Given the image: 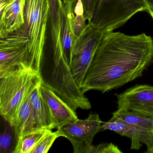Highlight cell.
I'll use <instances>...</instances> for the list:
<instances>
[{"mask_svg":"<svg viewBox=\"0 0 153 153\" xmlns=\"http://www.w3.org/2000/svg\"><path fill=\"white\" fill-rule=\"evenodd\" d=\"M105 33L89 21L80 33L74 38L71 69L74 80L80 88L95 53Z\"/></svg>","mask_w":153,"mask_h":153,"instance_id":"5","label":"cell"},{"mask_svg":"<svg viewBox=\"0 0 153 153\" xmlns=\"http://www.w3.org/2000/svg\"><path fill=\"white\" fill-rule=\"evenodd\" d=\"M41 83L36 86L30 94V102L42 127L46 129L52 130L56 128V125L51 109L41 94Z\"/></svg>","mask_w":153,"mask_h":153,"instance_id":"14","label":"cell"},{"mask_svg":"<svg viewBox=\"0 0 153 153\" xmlns=\"http://www.w3.org/2000/svg\"><path fill=\"white\" fill-rule=\"evenodd\" d=\"M42 82L34 86L26 96L19 109L13 127L16 134V142L21 136L43 129L39 123L30 100V95L35 88Z\"/></svg>","mask_w":153,"mask_h":153,"instance_id":"13","label":"cell"},{"mask_svg":"<svg viewBox=\"0 0 153 153\" xmlns=\"http://www.w3.org/2000/svg\"><path fill=\"white\" fill-rule=\"evenodd\" d=\"M41 82L40 75L30 68L19 70L0 76V113L11 126L15 124L27 93Z\"/></svg>","mask_w":153,"mask_h":153,"instance_id":"3","label":"cell"},{"mask_svg":"<svg viewBox=\"0 0 153 153\" xmlns=\"http://www.w3.org/2000/svg\"><path fill=\"white\" fill-rule=\"evenodd\" d=\"M122 151L116 145L112 143H102L93 146L91 153H122Z\"/></svg>","mask_w":153,"mask_h":153,"instance_id":"20","label":"cell"},{"mask_svg":"<svg viewBox=\"0 0 153 153\" xmlns=\"http://www.w3.org/2000/svg\"><path fill=\"white\" fill-rule=\"evenodd\" d=\"M106 130L130 139L131 149L139 150L144 144L146 146V153H153V132L144 130L112 117L108 121L102 123L100 131Z\"/></svg>","mask_w":153,"mask_h":153,"instance_id":"9","label":"cell"},{"mask_svg":"<svg viewBox=\"0 0 153 153\" xmlns=\"http://www.w3.org/2000/svg\"><path fill=\"white\" fill-rule=\"evenodd\" d=\"M40 91L44 99L49 105L54 119L56 128L78 120L76 111L73 110L59 96L42 83Z\"/></svg>","mask_w":153,"mask_h":153,"instance_id":"11","label":"cell"},{"mask_svg":"<svg viewBox=\"0 0 153 153\" xmlns=\"http://www.w3.org/2000/svg\"><path fill=\"white\" fill-rule=\"evenodd\" d=\"M26 1V0H10L1 12V38L19 30L25 25Z\"/></svg>","mask_w":153,"mask_h":153,"instance_id":"12","label":"cell"},{"mask_svg":"<svg viewBox=\"0 0 153 153\" xmlns=\"http://www.w3.org/2000/svg\"><path fill=\"white\" fill-rule=\"evenodd\" d=\"M147 11L144 0H97L92 23L100 30L113 32L138 12Z\"/></svg>","mask_w":153,"mask_h":153,"instance_id":"4","label":"cell"},{"mask_svg":"<svg viewBox=\"0 0 153 153\" xmlns=\"http://www.w3.org/2000/svg\"><path fill=\"white\" fill-rule=\"evenodd\" d=\"M10 0H0V12L2 11Z\"/></svg>","mask_w":153,"mask_h":153,"instance_id":"26","label":"cell"},{"mask_svg":"<svg viewBox=\"0 0 153 153\" xmlns=\"http://www.w3.org/2000/svg\"><path fill=\"white\" fill-rule=\"evenodd\" d=\"M97 0H83L85 17L89 21L93 17V11Z\"/></svg>","mask_w":153,"mask_h":153,"instance_id":"22","label":"cell"},{"mask_svg":"<svg viewBox=\"0 0 153 153\" xmlns=\"http://www.w3.org/2000/svg\"><path fill=\"white\" fill-rule=\"evenodd\" d=\"M149 15H150L151 17H152V19H153V13H150V14H149Z\"/></svg>","mask_w":153,"mask_h":153,"instance_id":"27","label":"cell"},{"mask_svg":"<svg viewBox=\"0 0 153 153\" xmlns=\"http://www.w3.org/2000/svg\"><path fill=\"white\" fill-rule=\"evenodd\" d=\"M50 9L49 0L26 1L23 27L28 38L27 60L28 67L39 75L44 54Z\"/></svg>","mask_w":153,"mask_h":153,"instance_id":"2","label":"cell"},{"mask_svg":"<svg viewBox=\"0 0 153 153\" xmlns=\"http://www.w3.org/2000/svg\"><path fill=\"white\" fill-rule=\"evenodd\" d=\"M74 12V11L64 10V25L62 33V46L64 56L70 67L72 60V46L74 38L76 37L72 25L73 19L75 17Z\"/></svg>","mask_w":153,"mask_h":153,"instance_id":"16","label":"cell"},{"mask_svg":"<svg viewBox=\"0 0 153 153\" xmlns=\"http://www.w3.org/2000/svg\"><path fill=\"white\" fill-rule=\"evenodd\" d=\"M53 58L66 60L62 46L64 10L61 0H49Z\"/></svg>","mask_w":153,"mask_h":153,"instance_id":"10","label":"cell"},{"mask_svg":"<svg viewBox=\"0 0 153 153\" xmlns=\"http://www.w3.org/2000/svg\"><path fill=\"white\" fill-rule=\"evenodd\" d=\"M48 130L49 129H43L21 136L16 142L13 153H32V151Z\"/></svg>","mask_w":153,"mask_h":153,"instance_id":"17","label":"cell"},{"mask_svg":"<svg viewBox=\"0 0 153 153\" xmlns=\"http://www.w3.org/2000/svg\"><path fill=\"white\" fill-rule=\"evenodd\" d=\"M86 19L84 16H76L73 19L72 25L75 36H78L85 27Z\"/></svg>","mask_w":153,"mask_h":153,"instance_id":"21","label":"cell"},{"mask_svg":"<svg viewBox=\"0 0 153 153\" xmlns=\"http://www.w3.org/2000/svg\"><path fill=\"white\" fill-rule=\"evenodd\" d=\"M63 4V7L69 9H74L73 8L75 3L76 4L77 0H61Z\"/></svg>","mask_w":153,"mask_h":153,"instance_id":"24","label":"cell"},{"mask_svg":"<svg viewBox=\"0 0 153 153\" xmlns=\"http://www.w3.org/2000/svg\"><path fill=\"white\" fill-rule=\"evenodd\" d=\"M28 42L23 27L1 38L0 76L19 70L30 68L27 60Z\"/></svg>","mask_w":153,"mask_h":153,"instance_id":"6","label":"cell"},{"mask_svg":"<svg viewBox=\"0 0 153 153\" xmlns=\"http://www.w3.org/2000/svg\"><path fill=\"white\" fill-rule=\"evenodd\" d=\"M147 7V12L149 14L153 13V0H144Z\"/></svg>","mask_w":153,"mask_h":153,"instance_id":"25","label":"cell"},{"mask_svg":"<svg viewBox=\"0 0 153 153\" xmlns=\"http://www.w3.org/2000/svg\"><path fill=\"white\" fill-rule=\"evenodd\" d=\"M15 141L14 127L7 122L0 134V153H13L16 146Z\"/></svg>","mask_w":153,"mask_h":153,"instance_id":"18","label":"cell"},{"mask_svg":"<svg viewBox=\"0 0 153 153\" xmlns=\"http://www.w3.org/2000/svg\"><path fill=\"white\" fill-rule=\"evenodd\" d=\"M115 95L118 110L136 112L153 119V86L137 85Z\"/></svg>","mask_w":153,"mask_h":153,"instance_id":"8","label":"cell"},{"mask_svg":"<svg viewBox=\"0 0 153 153\" xmlns=\"http://www.w3.org/2000/svg\"><path fill=\"white\" fill-rule=\"evenodd\" d=\"M84 7L82 0H77L76 4L74 8V13L76 16H84Z\"/></svg>","mask_w":153,"mask_h":153,"instance_id":"23","label":"cell"},{"mask_svg":"<svg viewBox=\"0 0 153 153\" xmlns=\"http://www.w3.org/2000/svg\"><path fill=\"white\" fill-rule=\"evenodd\" d=\"M102 120L97 114L88 115L85 120L78 119L72 123L57 128L61 137L70 141L74 153H91L95 136L101 130Z\"/></svg>","mask_w":153,"mask_h":153,"instance_id":"7","label":"cell"},{"mask_svg":"<svg viewBox=\"0 0 153 153\" xmlns=\"http://www.w3.org/2000/svg\"><path fill=\"white\" fill-rule=\"evenodd\" d=\"M51 130H48L32 151V153H46L48 152L55 140L61 137L58 131L53 132Z\"/></svg>","mask_w":153,"mask_h":153,"instance_id":"19","label":"cell"},{"mask_svg":"<svg viewBox=\"0 0 153 153\" xmlns=\"http://www.w3.org/2000/svg\"><path fill=\"white\" fill-rule=\"evenodd\" d=\"M112 118L120 120L130 125L153 132V119L135 111L117 110Z\"/></svg>","mask_w":153,"mask_h":153,"instance_id":"15","label":"cell"},{"mask_svg":"<svg viewBox=\"0 0 153 153\" xmlns=\"http://www.w3.org/2000/svg\"><path fill=\"white\" fill-rule=\"evenodd\" d=\"M153 60V39L145 33L129 35L106 32L86 73L81 89L102 93L116 89L142 76Z\"/></svg>","mask_w":153,"mask_h":153,"instance_id":"1","label":"cell"}]
</instances>
